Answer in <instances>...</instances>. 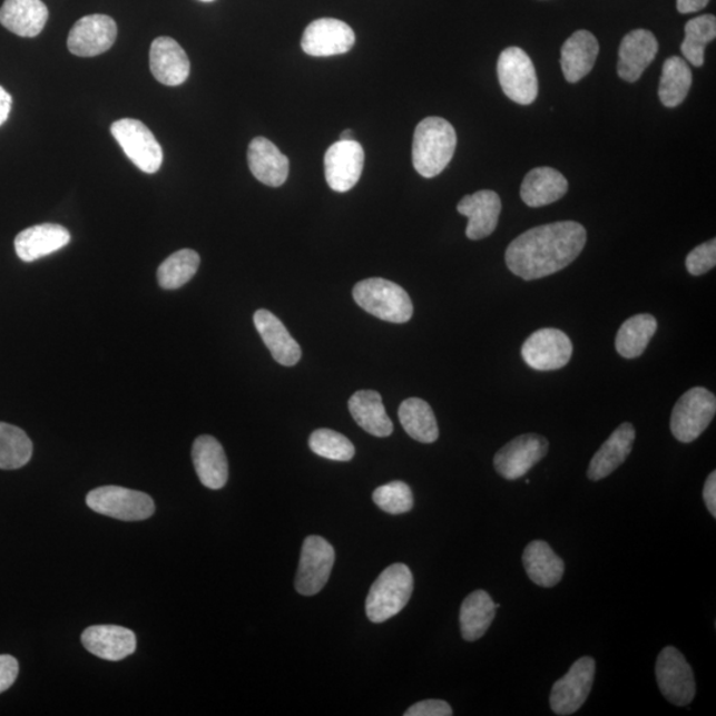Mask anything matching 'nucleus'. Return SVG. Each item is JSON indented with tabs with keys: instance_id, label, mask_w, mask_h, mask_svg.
I'll return each mask as SVG.
<instances>
[{
	"instance_id": "1",
	"label": "nucleus",
	"mask_w": 716,
	"mask_h": 716,
	"mask_svg": "<svg viewBox=\"0 0 716 716\" xmlns=\"http://www.w3.org/2000/svg\"><path fill=\"white\" fill-rule=\"evenodd\" d=\"M586 243L587 229L577 222L533 227L510 243L506 252L507 267L521 279H543L573 263Z\"/></svg>"
},
{
	"instance_id": "2",
	"label": "nucleus",
	"mask_w": 716,
	"mask_h": 716,
	"mask_svg": "<svg viewBox=\"0 0 716 716\" xmlns=\"http://www.w3.org/2000/svg\"><path fill=\"white\" fill-rule=\"evenodd\" d=\"M457 149V131L441 117H428L416 125L413 138V165L416 173L434 178L448 168Z\"/></svg>"
},
{
	"instance_id": "3",
	"label": "nucleus",
	"mask_w": 716,
	"mask_h": 716,
	"mask_svg": "<svg viewBox=\"0 0 716 716\" xmlns=\"http://www.w3.org/2000/svg\"><path fill=\"white\" fill-rule=\"evenodd\" d=\"M413 573L402 562L388 567L374 581L366 597V616L374 624H382L398 616L412 599Z\"/></svg>"
},
{
	"instance_id": "4",
	"label": "nucleus",
	"mask_w": 716,
	"mask_h": 716,
	"mask_svg": "<svg viewBox=\"0 0 716 716\" xmlns=\"http://www.w3.org/2000/svg\"><path fill=\"white\" fill-rule=\"evenodd\" d=\"M353 298L367 314L389 323L403 324L413 316V303L408 292L381 277L357 283L353 288Z\"/></svg>"
},
{
	"instance_id": "5",
	"label": "nucleus",
	"mask_w": 716,
	"mask_h": 716,
	"mask_svg": "<svg viewBox=\"0 0 716 716\" xmlns=\"http://www.w3.org/2000/svg\"><path fill=\"white\" fill-rule=\"evenodd\" d=\"M715 413V394L705 388H693L673 409L671 433L679 442L692 443L710 425Z\"/></svg>"
},
{
	"instance_id": "6",
	"label": "nucleus",
	"mask_w": 716,
	"mask_h": 716,
	"mask_svg": "<svg viewBox=\"0 0 716 716\" xmlns=\"http://www.w3.org/2000/svg\"><path fill=\"white\" fill-rule=\"evenodd\" d=\"M498 78L503 92L520 106H530L539 95L537 69L528 55L518 47H509L500 53Z\"/></svg>"
},
{
	"instance_id": "7",
	"label": "nucleus",
	"mask_w": 716,
	"mask_h": 716,
	"mask_svg": "<svg viewBox=\"0 0 716 716\" xmlns=\"http://www.w3.org/2000/svg\"><path fill=\"white\" fill-rule=\"evenodd\" d=\"M87 504L90 510L101 516L124 521L149 519L156 511L155 502L148 493L118 485H104L90 491Z\"/></svg>"
},
{
	"instance_id": "8",
	"label": "nucleus",
	"mask_w": 716,
	"mask_h": 716,
	"mask_svg": "<svg viewBox=\"0 0 716 716\" xmlns=\"http://www.w3.org/2000/svg\"><path fill=\"white\" fill-rule=\"evenodd\" d=\"M115 140L120 144L125 155L128 156L138 169L144 173L155 174L161 168L164 151L155 135L141 121L134 118H122L110 127Z\"/></svg>"
},
{
	"instance_id": "9",
	"label": "nucleus",
	"mask_w": 716,
	"mask_h": 716,
	"mask_svg": "<svg viewBox=\"0 0 716 716\" xmlns=\"http://www.w3.org/2000/svg\"><path fill=\"white\" fill-rule=\"evenodd\" d=\"M656 677L660 693L670 704L680 707L692 704L697 685L692 666L683 653L673 646H667L660 651L656 664Z\"/></svg>"
},
{
	"instance_id": "10",
	"label": "nucleus",
	"mask_w": 716,
	"mask_h": 716,
	"mask_svg": "<svg viewBox=\"0 0 716 716\" xmlns=\"http://www.w3.org/2000/svg\"><path fill=\"white\" fill-rule=\"evenodd\" d=\"M596 663L594 658L576 660L565 677L552 687L549 705L556 715L567 716L579 712L589 697L595 684Z\"/></svg>"
},
{
	"instance_id": "11",
	"label": "nucleus",
	"mask_w": 716,
	"mask_h": 716,
	"mask_svg": "<svg viewBox=\"0 0 716 716\" xmlns=\"http://www.w3.org/2000/svg\"><path fill=\"white\" fill-rule=\"evenodd\" d=\"M335 549L322 537L304 540L301 562H298L295 587L303 596H315L328 582L335 566Z\"/></svg>"
},
{
	"instance_id": "12",
	"label": "nucleus",
	"mask_w": 716,
	"mask_h": 716,
	"mask_svg": "<svg viewBox=\"0 0 716 716\" xmlns=\"http://www.w3.org/2000/svg\"><path fill=\"white\" fill-rule=\"evenodd\" d=\"M573 353L571 339L567 333L555 330H539L526 340L521 356L534 371L549 372L565 367Z\"/></svg>"
},
{
	"instance_id": "13",
	"label": "nucleus",
	"mask_w": 716,
	"mask_h": 716,
	"mask_svg": "<svg viewBox=\"0 0 716 716\" xmlns=\"http://www.w3.org/2000/svg\"><path fill=\"white\" fill-rule=\"evenodd\" d=\"M549 443L543 435L523 434L507 443L493 458V465L507 481H517L543 459Z\"/></svg>"
},
{
	"instance_id": "14",
	"label": "nucleus",
	"mask_w": 716,
	"mask_h": 716,
	"mask_svg": "<svg viewBox=\"0 0 716 716\" xmlns=\"http://www.w3.org/2000/svg\"><path fill=\"white\" fill-rule=\"evenodd\" d=\"M365 153L357 141H337L325 153L326 184L332 190L346 193L353 189L363 174Z\"/></svg>"
},
{
	"instance_id": "15",
	"label": "nucleus",
	"mask_w": 716,
	"mask_h": 716,
	"mask_svg": "<svg viewBox=\"0 0 716 716\" xmlns=\"http://www.w3.org/2000/svg\"><path fill=\"white\" fill-rule=\"evenodd\" d=\"M356 43V35L339 19L323 18L305 29L302 48L310 57L330 58L350 52Z\"/></svg>"
},
{
	"instance_id": "16",
	"label": "nucleus",
	"mask_w": 716,
	"mask_h": 716,
	"mask_svg": "<svg viewBox=\"0 0 716 716\" xmlns=\"http://www.w3.org/2000/svg\"><path fill=\"white\" fill-rule=\"evenodd\" d=\"M117 38L115 20L101 13L78 20L68 35V50L76 57L94 58L112 48Z\"/></svg>"
},
{
	"instance_id": "17",
	"label": "nucleus",
	"mask_w": 716,
	"mask_h": 716,
	"mask_svg": "<svg viewBox=\"0 0 716 716\" xmlns=\"http://www.w3.org/2000/svg\"><path fill=\"white\" fill-rule=\"evenodd\" d=\"M458 213L469 218L465 235L471 241L488 238L498 226L502 200L496 192L481 190L465 196L458 204Z\"/></svg>"
},
{
	"instance_id": "18",
	"label": "nucleus",
	"mask_w": 716,
	"mask_h": 716,
	"mask_svg": "<svg viewBox=\"0 0 716 716\" xmlns=\"http://www.w3.org/2000/svg\"><path fill=\"white\" fill-rule=\"evenodd\" d=\"M658 53V41L648 30H635L621 41L618 51V76L625 81L636 82L641 78Z\"/></svg>"
},
{
	"instance_id": "19",
	"label": "nucleus",
	"mask_w": 716,
	"mask_h": 716,
	"mask_svg": "<svg viewBox=\"0 0 716 716\" xmlns=\"http://www.w3.org/2000/svg\"><path fill=\"white\" fill-rule=\"evenodd\" d=\"M150 71L164 86L184 85L190 75V60L176 40L161 37L151 43Z\"/></svg>"
},
{
	"instance_id": "20",
	"label": "nucleus",
	"mask_w": 716,
	"mask_h": 716,
	"mask_svg": "<svg viewBox=\"0 0 716 716\" xmlns=\"http://www.w3.org/2000/svg\"><path fill=\"white\" fill-rule=\"evenodd\" d=\"M81 643L94 656L106 660H121L137 648L135 632L117 625L90 627L82 632Z\"/></svg>"
},
{
	"instance_id": "21",
	"label": "nucleus",
	"mask_w": 716,
	"mask_h": 716,
	"mask_svg": "<svg viewBox=\"0 0 716 716\" xmlns=\"http://www.w3.org/2000/svg\"><path fill=\"white\" fill-rule=\"evenodd\" d=\"M71 242V234L57 224L37 225L19 233L13 246L20 261L31 263L59 252Z\"/></svg>"
},
{
	"instance_id": "22",
	"label": "nucleus",
	"mask_w": 716,
	"mask_h": 716,
	"mask_svg": "<svg viewBox=\"0 0 716 716\" xmlns=\"http://www.w3.org/2000/svg\"><path fill=\"white\" fill-rule=\"evenodd\" d=\"M193 463L202 484L210 490L224 489L228 481V462L224 448L212 435H200L193 444Z\"/></svg>"
},
{
	"instance_id": "23",
	"label": "nucleus",
	"mask_w": 716,
	"mask_h": 716,
	"mask_svg": "<svg viewBox=\"0 0 716 716\" xmlns=\"http://www.w3.org/2000/svg\"><path fill=\"white\" fill-rule=\"evenodd\" d=\"M254 324L276 363L294 366L301 361V345L290 335L286 326L274 314L267 310L256 311Z\"/></svg>"
},
{
	"instance_id": "24",
	"label": "nucleus",
	"mask_w": 716,
	"mask_h": 716,
	"mask_svg": "<svg viewBox=\"0 0 716 716\" xmlns=\"http://www.w3.org/2000/svg\"><path fill=\"white\" fill-rule=\"evenodd\" d=\"M636 441V429L629 422L622 423L602 444L589 463L590 481H601L627 461Z\"/></svg>"
},
{
	"instance_id": "25",
	"label": "nucleus",
	"mask_w": 716,
	"mask_h": 716,
	"mask_svg": "<svg viewBox=\"0 0 716 716\" xmlns=\"http://www.w3.org/2000/svg\"><path fill=\"white\" fill-rule=\"evenodd\" d=\"M247 158L249 170L262 184L279 187L286 183L290 173L288 158L267 138H254L248 146Z\"/></svg>"
},
{
	"instance_id": "26",
	"label": "nucleus",
	"mask_w": 716,
	"mask_h": 716,
	"mask_svg": "<svg viewBox=\"0 0 716 716\" xmlns=\"http://www.w3.org/2000/svg\"><path fill=\"white\" fill-rule=\"evenodd\" d=\"M600 46L594 33L586 30L577 31L561 47L560 65L568 82H579L592 71Z\"/></svg>"
},
{
	"instance_id": "27",
	"label": "nucleus",
	"mask_w": 716,
	"mask_h": 716,
	"mask_svg": "<svg viewBox=\"0 0 716 716\" xmlns=\"http://www.w3.org/2000/svg\"><path fill=\"white\" fill-rule=\"evenodd\" d=\"M48 20L47 6L41 0H6L0 9V24L22 38H35Z\"/></svg>"
},
{
	"instance_id": "28",
	"label": "nucleus",
	"mask_w": 716,
	"mask_h": 716,
	"mask_svg": "<svg viewBox=\"0 0 716 716\" xmlns=\"http://www.w3.org/2000/svg\"><path fill=\"white\" fill-rule=\"evenodd\" d=\"M568 180L562 174L541 166L527 174L520 187V197L530 207H543L558 202L568 193Z\"/></svg>"
},
{
	"instance_id": "29",
	"label": "nucleus",
	"mask_w": 716,
	"mask_h": 716,
	"mask_svg": "<svg viewBox=\"0 0 716 716\" xmlns=\"http://www.w3.org/2000/svg\"><path fill=\"white\" fill-rule=\"evenodd\" d=\"M523 566L528 577L539 587L558 586L565 576V561L543 540H533L523 552Z\"/></svg>"
},
{
	"instance_id": "30",
	"label": "nucleus",
	"mask_w": 716,
	"mask_h": 716,
	"mask_svg": "<svg viewBox=\"0 0 716 716\" xmlns=\"http://www.w3.org/2000/svg\"><path fill=\"white\" fill-rule=\"evenodd\" d=\"M353 420L366 433L385 438L393 433V422L389 419L380 393L374 391H360L354 393L347 402Z\"/></svg>"
},
{
	"instance_id": "31",
	"label": "nucleus",
	"mask_w": 716,
	"mask_h": 716,
	"mask_svg": "<svg viewBox=\"0 0 716 716\" xmlns=\"http://www.w3.org/2000/svg\"><path fill=\"white\" fill-rule=\"evenodd\" d=\"M500 605L493 602L484 590H475L465 597L459 615L462 637L465 641L474 643L485 635Z\"/></svg>"
},
{
	"instance_id": "32",
	"label": "nucleus",
	"mask_w": 716,
	"mask_h": 716,
	"mask_svg": "<svg viewBox=\"0 0 716 716\" xmlns=\"http://www.w3.org/2000/svg\"><path fill=\"white\" fill-rule=\"evenodd\" d=\"M399 419L406 433L421 443H434L440 437L433 409L421 399H408L401 403Z\"/></svg>"
},
{
	"instance_id": "33",
	"label": "nucleus",
	"mask_w": 716,
	"mask_h": 716,
	"mask_svg": "<svg viewBox=\"0 0 716 716\" xmlns=\"http://www.w3.org/2000/svg\"><path fill=\"white\" fill-rule=\"evenodd\" d=\"M658 323L655 316L641 314L631 316L621 325L616 336V350L624 359L641 356L655 336Z\"/></svg>"
},
{
	"instance_id": "34",
	"label": "nucleus",
	"mask_w": 716,
	"mask_h": 716,
	"mask_svg": "<svg viewBox=\"0 0 716 716\" xmlns=\"http://www.w3.org/2000/svg\"><path fill=\"white\" fill-rule=\"evenodd\" d=\"M693 85V73L685 59L671 57L664 62L658 96L666 108L683 104Z\"/></svg>"
},
{
	"instance_id": "35",
	"label": "nucleus",
	"mask_w": 716,
	"mask_h": 716,
	"mask_svg": "<svg viewBox=\"0 0 716 716\" xmlns=\"http://www.w3.org/2000/svg\"><path fill=\"white\" fill-rule=\"evenodd\" d=\"M716 37V18L706 13L688 20L685 27V40L680 50H683L686 61L694 67L705 65V50L708 43Z\"/></svg>"
},
{
	"instance_id": "36",
	"label": "nucleus",
	"mask_w": 716,
	"mask_h": 716,
	"mask_svg": "<svg viewBox=\"0 0 716 716\" xmlns=\"http://www.w3.org/2000/svg\"><path fill=\"white\" fill-rule=\"evenodd\" d=\"M32 442L22 429L0 422V470H18L31 461Z\"/></svg>"
},
{
	"instance_id": "37",
	"label": "nucleus",
	"mask_w": 716,
	"mask_h": 716,
	"mask_svg": "<svg viewBox=\"0 0 716 716\" xmlns=\"http://www.w3.org/2000/svg\"><path fill=\"white\" fill-rule=\"evenodd\" d=\"M200 258L194 249H179L164 261L157 271V281L164 290H177L189 283L199 268Z\"/></svg>"
},
{
	"instance_id": "38",
	"label": "nucleus",
	"mask_w": 716,
	"mask_h": 716,
	"mask_svg": "<svg viewBox=\"0 0 716 716\" xmlns=\"http://www.w3.org/2000/svg\"><path fill=\"white\" fill-rule=\"evenodd\" d=\"M310 448L316 455L339 462H350L356 453L345 435L330 429L314 431L310 437Z\"/></svg>"
},
{
	"instance_id": "39",
	"label": "nucleus",
	"mask_w": 716,
	"mask_h": 716,
	"mask_svg": "<svg viewBox=\"0 0 716 716\" xmlns=\"http://www.w3.org/2000/svg\"><path fill=\"white\" fill-rule=\"evenodd\" d=\"M373 502L380 507V510L391 516H400L413 509L414 498L412 489L405 482L395 481L375 489Z\"/></svg>"
},
{
	"instance_id": "40",
	"label": "nucleus",
	"mask_w": 716,
	"mask_h": 716,
	"mask_svg": "<svg viewBox=\"0 0 716 716\" xmlns=\"http://www.w3.org/2000/svg\"><path fill=\"white\" fill-rule=\"evenodd\" d=\"M716 266V241L712 239L695 247L686 258V268L693 276L708 273Z\"/></svg>"
},
{
	"instance_id": "41",
	"label": "nucleus",
	"mask_w": 716,
	"mask_h": 716,
	"mask_svg": "<svg viewBox=\"0 0 716 716\" xmlns=\"http://www.w3.org/2000/svg\"><path fill=\"white\" fill-rule=\"evenodd\" d=\"M453 715V708L448 704V702L440 699H428L419 702L414 706L410 707L405 713V716H451Z\"/></svg>"
},
{
	"instance_id": "42",
	"label": "nucleus",
	"mask_w": 716,
	"mask_h": 716,
	"mask_svg": "<svg viewBox=\"0 0 716 716\" xmlns=\"http://www.w3.org/2000/svg\"><path fill=\"white\" fill-rule=\"evenodd\" d=\"M19 674L17 658L9 655L0 656V694L9 690L16 684Z\"/></svg>"
},
{
	"instance_id": "43",
	"label": "nucleus",
	"mask_w": 716,
	"mask_h": 716,
	"mask_svg": "<svg viewBox=\"0 0 716 716\" xmlns=\"http://www.w3.org/2000/svg\"><path fill=\"white\" fill-rule=\"evenodd\" d=\"M704 499L708 512L712 513L713 518H716V472L713 471L708 475L704 489Z\"/></svg>"
},
{
	"instance_id": "44",
	"label": "nucleus",
	"mask_w": 716,
	"mask_h": 716,
	"mask_svg": "<svg viewBox=\"0 0 716 716\" xmlns=\"http://www.w3.org/2000/svg\"><path fill=\"white\" fill-rule=\"evenodd\" d=\"M710 0H677V10L680 13H694L704 10Z\"/></svg>"
},
{
	"instance_id": "45",
	"label": "nucleus",
	"mask_w": 716,
	"mask_h": 716,
	"mask_svg": "<svg viewBox=\"0 0 716 716\" xmlns=\"http://www.w3.org/2000/svg\"><path fill=\"white\" fill-rule=\"evenodd\" d=\"M12 107V97L3 87H0V127L9 118Z\"/></svg>"
},
{
	"instance_id": "46",
	"label": "nucleus",
	"mask_w": 716,
	"mask_h": 716,
	"mask_svg": "<svg viewBox=\"0 0 716 716\" xmlns=\"http://www.w3.org/2000/svg\"><path fill=\"white\" fill-rule=\"evenodd\" d=\"M354 140L353 137V130L346 129L343 131L342 137H340V141H352Z\"/></svg>"
},
{
	"instance_id": "47",
	"label": "nucleus",
	"mask_w": 716,
	"mask_h": 716,
	"mask_svg": "<svg viewBox=\"0 0 716 716\" xmlns=\"http://www.w3.org/2000/svg\"><path fill=\"white\" fill-rule=\"evenodd\" d=\"M200 2L210 3L214 2V0H200Z\"/></svg>"
}]
</instances>
